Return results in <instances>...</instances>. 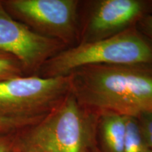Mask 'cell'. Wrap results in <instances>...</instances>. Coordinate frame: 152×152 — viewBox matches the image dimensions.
I'll use <instances>...</instances> for the list:
<instances>
[{
  "instance_id": "1",
  "label": "cell",
  "mask_w": 152,
  "mask_h": 152,
  "mask_svg": "<svg viewBox=\"0 0 152 152\" xmlns=\"http://www.w3.org/2000/svg\"><path fill=\"white\" fill-rule=\"evenodd\" d=\"M71 91L87 109L137 118L152 109V65H92L70 73Z\"/></svg>"
},
{
  "instance_id": "2",
  "label": "cell",
  "mask_w": 152,
  "mask_h": 152,
  "mask_svg": "<svg viewBox=\"0 0 152 152\" xmlns=\"http://www.w3.org/2000/svg\"><path fill=\"white\" fill-rule=\"evenodd\" d=\"M152 65V43L135 27L100 40L80 42L47 60L35 75L68 76L92 65Z\"/></svg>"
},
{
  "instance_id": "3",
  "label": "cell",
  "mask_w": 152,
  "mask_h": 152,
  "mask_svg": "<svg viewBox=\"0 0 152 152\" xmlns=\"http://www.w3.org/2000/svg\"><path fill=\"white\" fill-rule=\"evenodd\" d=\"M98 114L87 109L70 92L46 117L16 132V149L35 152H85Z\"/></svg>"
},
{
  "instance_id": "4",
  "label": "cell",
  "mask_w": 152,
  "mask_h": 152,
  "mask_svg": "<svg viewBox=\"0 0 152 152\" xmlns=\"http://www.w3.org/2000/svg\"><path fill=\"white\" fill-rule=\"evenodd\" d=\"M71 92L69 75H23L0 81V117L38 122Z\"/></svg>"
},
{
  "instance_id": "5",
  "label": "cell",
  "mask_w": 152,
  "mask_h": 152,
  "mask_svg": "<svg viewBox=\"0 0 152 152\" xmlns=\"http://www.w3.org/2000/svg\"><path fill=\"white\" fill-rule=\"evenodd\" d=\"M15 20L35 33L58 39L68 47L79 43L78 0H0Z\"/></svg>"
},
{
  "instance_id": "6",
  "label": "cell",
  "mask_w": 152,
  "mask_h": 152,
  "mask_svg": "<svg viewBox=\"0 0 152 152\" xmlns=\"http://www.w3.org/2000/svg\"><path fill=\"white\" fill-rule=\"evenodd\" d=\"M67 46L58 39L39 35L13 18L0 1V51L12 55L25 75H35L43 64Z\"/></svg>"
},
{
  "instance_id": "7",
  "label": "cell",
  "mask_w": 152,
  "mask_h": 152,
  "mask_svg": "<svg viewBox=\"0 0 152 152\" xmlns=\"http://www.w3.org/2000/svg\"><path fill=\"white\" fill-rule=\"evenodd\" d=\"M152 14V1L101 0L93 4L80 30V42L112 37L135 27L141 19Z\"/></svg>"
},
{
  "instance_id": "8",
  "label": "cell",
  "mask_w": 152,
  "mask_h": 152,
  "mask_svg": "<svg viewBox=\"0 0 152 152\" xmlns=\"http://www.w3.org/2000/svg\"><path fill=\"white\" fill-rule=\"evenodd\" d=\"M103 143L108 152H124L125 116L114 113L99 115Z\"/></svg>"
},
{
  "instance_id": "9",
  "label": "cell",
  "mask_w": 152,
  "mask_h": 152,
  "mask_svg": "<svg viewBox=\"0 0 152 152\" xmlns=\"http://www.w3.org/2000/svg\"><path fill=\"white\" fill-rule=\"evenodd\" d=\"M148 150L137 118L125 116L124 152H147Z\"/></svg>"
},
{
  "instance_id": "10",
  "label": "cell",
  "mask_w": 152,
  "mask_h": 152,
  "mask_svg": "<svg viewBox=\"0 0 152 152\" xmlns=\"http://www.w3.org/2000/svg\"><path fill=\"white\" fill-rule=\"evenodd\" d=\"M25 75L19 61L7 53L0 51V81Z\"/></svg>"
},
{
  "instance_id": "11",
  "label": "cell",
  "mask_w": 152,
  "mask_h": 152,
  "mask_svg": "<svg viewBox=\"0 0 152 152\" xmlns=\"http://www.w3.org/2000/svg\"><path fill=\"white\" fill-rule=\"evenodd\" d=\"M137 119L144 142L148 149L152 150V109L142 113Z\"/></svg>"
},
{
  "instance_id": "12",
  "label": "cell",
  "mask_w": 152,
  "mask_h": 152,
  "mask_svg": "<svg viewBox=\"0 0 152 152\" xmlns=\"http://www.w3.org/2000/svg\"><path fill=\"white\" fill-rule=\"evenodd\" d=\"M37 122L26 120L4 118L0 117V132H13Z\"/></svg>"
},
{
  "instance_id": "13",
  "label": "cell",
  "mask_w": 152,
  "mask_h": 152,
  "mask_svg": "<svg viewBox=\"0 0 152 152\" xmlns=\"http://www.w3.org/2000/svg\"><path fill=\"white\" fill-rule=\"evenodd\" d=\"M16 132H0V152L16 151Z\"/></svg>"
},
{
  "instance_id": "14",
  "label": "cell",
  "mask_w": 152,
  "mask_h": 152,
  "mask_svg": "<svg viewBox=\"0 0 152 152\" xmlns=\"http://www.w3.org/2000/svg\"><path fill=\"white\" fill-rule=\"evenodd\" d=\"M137 28L152 43V14L141 19L137 25Z\"/></svg>"
},
{
  "instance_id": "15",
  "label": "cell",
  "mask_w": 152,
  "mask_h": 152,
  "mask_svg": "<svg viewBox=\"0 0 152 152\" xmlns=\"http://www.w3.org/2000/svg\"><path fill=\"white\" fill-rule=\"evenodd\" d=\"M15 152H35V151H23V150H18L17 149L16 150V151Z\"/></svg>"
},
{
  "instance_id": "16",
  "label": "cell",
  "mask_w": 152,
  "mask_h": 152,
  "mask_svg": "<svg viewBox=\"0 0 152 152\" xmlns=\"http://www.w3.org/2000/svg\"><path fill=\"white\" fill-rule=\"evenodd\" d=\"M147 152H152V150H150V149H149L147 151Z\"/></svg>"
}]
</instances>
